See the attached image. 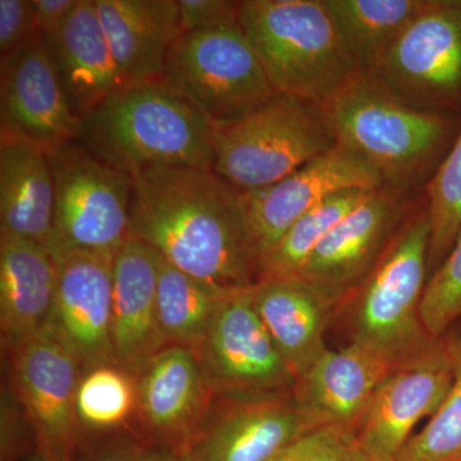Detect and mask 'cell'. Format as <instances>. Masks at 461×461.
<instances>
[{
    "label": "cell",
    "mask_w": 461,
    "mask_h": 461,
    "mask_svg": "<svg viewBox=\"0 0 461 461\" xmlns=\"http://www.w3.org/2000/svg\"><path fill=\"white\" fill-rule=\"evenodd\" d=\"M382 186L375 168L338 142L282 180L263 189L241 193L258 263L300 217L330 196L342 191Z\"/></svg>",
    "instance_id": "5bb4252c"
},
{
    "label": "cell",
    "mask_w": 461,
    "mask_h": 461,
    "mask_svg": "<svg viewBox=\"0 0 461 461\" xmlns=\"http://www.w3.org/2000/svg\"><path fill=\"white\" fill-rule=\"evenodd\" d=\"M375 189H353L330 196L300 217L259 259V280L297 277L318 244ZM258 280V281H259Z\"/></svg>",
    "instance_id": "83f0119b"
},
{
    "label": "cell",
    "mask_w": 461,
    "mask_h": 461,
    "mask_svg": "<svg viewBox=\"0 0 461 461\" xmlns=\"http://www.w3.org/2000/svg\"><path fill=\"white\" fill-rule=\"evenodd\" d=\"M81 124L41 32L2 57L0 132L21 136L50 153L78 140Z\"/></svg>",
    "instance_id": "9a60e30c"
},
{
    "label": "cell",
    "mask_w": 461,
    "mask_h": 461,
    "mask_svg": "<svg viewBox=\"0 0 461 461\" xmlns=\"http://www.w3.org/2000/svg\"><path fill=\"white\" fill-rule=\"evenodd\" d=\"M53 209L50 153L21 136L0 132V232L48 249Z\"/></svg>",
    "instance_id": "cb8c5ba5"
},
{
    "label": "cell",
    "mask_w": 461,
    "mask_h": 461,
    "mask_svg": "<svg viewBox=\"0 0 461 461\" xmlns=\"http://www.w3.org/2000/svg\"><path fill=\"white\" fill-rule=\"evenodd\" d=\"M53 230L48 250L114 254L130 238L133 178L80 141L50 151Z\"/></svg>",
    "instance_id": "ba28073f"
},
{
    "label": "cell",
    "mask_w": 461,
    "mask_h": 461,
    "mask_svg": "<svg viewBox=\"0 0 461 461\" xmlns=\"http://www.w3.org/2000/svg\"><path fill=\"white\" fill-rule=\"evenodd\" d=\"M444 338L453 362V386L436 414L412 435L396 461H461V338Z\"/></svg>",
    "instance_id": "4dcf8cb0"
},
{
    "label": "cell",
    "mask_w": 461,
    "mask_h": 461,
    "mask_svg": "<svg viewBox=\"0 0 461 461\" xmlns=\"http://www.w3.org/2000/svg\"><path fill=\"white\" fill-rule=\"evenodd\" d=\"M239 23L277 93L324 107L359 72L324 0H242Z\"/></svg>",
    "instance_id": "5b68a950"
},
{
    "label": "cell",
    "mask_w": 461,
    "mask_h": 461,
    "mask_svg": "<svg viewBox=\"0 0 461 461\" xmlns=\"http://www.w3.org/2000/svg\"><path fill=\"white\" fill-rule=\"evenodd\" d=\"M3 348L7 388L23 408L42 461H75L80 442L76 397L83 368L50 324Z\"/></svg>",
    "instance_id": "9c48e42d"
},
{
    "label": "cell",
    "mask_w": 461,
    "mask_h": 461,
    "mask_svg": "<svg viewBox=\"0 0 461 461\" xmlns=\"http://www.w3.org/2000/svg\"><path fill=\"white\" fill-rule=\"evenodd\" d=\"M95 7L124 83L165 78L167 57L181 35L178 0H95Z\"/></svg>",
    "instance_id": "603a6c76"
},
{
    "label": "cell",
    "mask_w": 461,
    "mask_h": 461,
    "mask_svg": "<svg viewBox=\"0 0 461 461\" xmlns=\"http://www.w3.org/2000/svg\"><path fill=\"white\" fill-rule=\"evenodd\" d=\"M368 75L409 107L461 117V0H429Z\"/></svg>",
    "instance_id": "30bf717a"
},
{
    "label": "cell",
    "mask_w": 461,
    "mask_h": 461,
    "mask_svg": "<svg viewBox=\"0 0 461 461\" xmlns=\"http://www.w3.org/2000/svg\"><path fill=\"white\" fill-rule=\"evenodd\" d=\"M75 461H187L149 444L130 427L111 432L80 433Z\"/></svg>",
    "instance_id": "d6a6232c"
},
{
    "label": "cell",
    "mask_w": 461,
    "mask_h": 461,
    "mask_svg": "<svg viewBox=\"0 0 461 461\" xmlns=\"http://www.w3.org/2000/svg\"><path fill=\"white\" fill-rule=\"evenodd\" d=\"M420 313L424 327L435 339L444 338L461 317V232L444 263L430 276Z\"/></svg>",
    "instance_id": "1f68e13d"
},
{
    "label": "cell",
    "mask_w": 461,
    "mask_h": 461,
    "mask_svg": "<svg viewBox=\"0 0 461 461\" xmlns=\"http://www.w3.org/2000/svg\"><path fill=\"white\" fill-rule=\"evenodd\" d=\"M181 33L198 32L239 21V2L178 0Z\"/></svg>",
    "instance_id": "8d00e7d4"
},
{
    "label": "cell",
    "mask_w": 461,
    "mask_h": 461,
    "mask_svg": "<svg viewBox=\"0 0 461 461\" xmlns=\"http://www.w3.org/2000/svg\"><path fill=\"white\" fill-rule=\"evenodd\" d=\"M355 68L371 72L429 0H324Z\"/></svg>",
    "instance_id": "484cf974"
},
{
    "label": "cell",
    "mask_w": 461,
    "mask_h": 461,
    "mask_svg": "<svg viewBox=\"0 0 461 461\" xmlns=\"http://www.w3.org/2000/svg\"><path fill=\"white\" fill-rule=\"evenodd\" d=\"M135 403V378L120 366H99L85 373L76 397L80 433L111 432L130 427Z\"/></svg>",
    "instance_id": "f1b7e54d"
},
{
    "label": "cell",
    "mask_w": 461,
    "mask_h": 461,
    "mask_svg": "<svg viewBox=\"0 0 461 461\" xmlns=\"http://www.w3.org/2000/svg\"><path fill=\"white\" fill-rule=\"evenodd\" d=\"M418 198L378 187L324 236L297 277L341 302L371 275Z\"/></svg>",
    "instance_id": "2e32d148"
},
{
    "label": "cell",
    "mask_w": 461,
    "mask_h": 461,
    "mask_svg": "<svg viewBox=\"0 0 461 461\" xmlns=\"http://www.w3.org/2000/svg\"><path fill=\"white\" fill-rule=\"evenodd\" d=\"M314 430L293 393L214 396L187 461H271Z\"/></svg>",
    "instance_id": "e0dca14e"
},
{
    "label": "cell",
    "mask_w": 461,
    "mask_h": 461,
    "mask_svg": "<svg viewBox=\"0 0 461 461\" xmlns=\"http://www.w3.org/2000/svg\"><path fill=\"white\" fill-rule=\"evenodd\" d=\"M230 293L191 277L163 259L158 278V324L166 348L198 351L215 312Z\"/></svg>",
    "instance_id": "4316f807"
},
{
    "label": "cell",
    "mask_w": 461,
    "mask_h": 461,
    "mask_svg": "<svg viewBox=\"0 0 461 461\" xmlns=\"http://www.w3.org/2000/svg\"><path fill=\"white\" fill-rule=\"evenodd\" d=\"M214 395H287L297 377L258 317L251 287L223 297L196 351Z\"/></svg>",
    "instance_id": "8fae6325"
},
{
    "label": "cell",
    "mask_w": 461,
    "mask_h": 461,
    "mask_svg": "<svg viewBox=\"0 0 461 461\" xmlns=\"http://www.w3.org/2000/svg\"><path fill=\"white\" fill-rule=\"evenodd\" d=\"M338 142L371 165L388 189L418 198L447 157L459 115L409 107L357 72L323 107Z\"/></svg>",
    "instance_id": "7a4b0ae2"
},
{
    "label": "cell",
    "mask_w": 461,
    "mask_h": 461,
    "mask_svg": "<svg viewBox=\"0 0 461 461\" xmlns=\"http://www.w3.org/2000/svg\"><path fill=\"white\" fill-rule=\"evenodd\" d=\"M130 429L149 444L186 456L214 400L195 350L166 348L135 378Z\"/></svg>",
    "instance_id": "7c38bea8"
},
{
    "label": "cell",
    "mask_w": 461,
    "mask_h": 461,
    "mask_svg": "<svg viewBox=\"0 0 461 461\" xmlns=\"http://www.w3.org/2000/svg\"><path fill=\"white\" fill-rule=\"evenodd\" d=\"M165 80L215 126L247 117L277 94L239 21L182 32Z\"/></svg>",
    "instance_id": "52a82bcc"
},
{
    "label": "cell",
    "mask_w": 461,
    "mask_h": 461,
    "mask_svg": "<svg viewBox=\"0 0 461 461\" xmlns=\"http://www.w3.org/2000/svg\"><path fill=\"white\" fill-rule=\"evenodd\" d=\"M350 461H373V460L369 459L368 456H366V455H364L362 453V451H360L359 448H357V450L355 451V454L353 455V457H351Z\"/></svg>",
    "instance_id": "f35d334b"
},
{
    "label": "cell",
    "mask_w": 461,
    "mask_h": 461,
    "mask_svg": "<svg viewBox=\"0 0 461 461\" xmlns=\"http://www.w3.org/2000/svg\"><path fill=\"white\" fill-rule=\"evenodd\" d=\"M430 223L429 277L444 263L461 232V129L424 190Z\"/></svg>",
    "instance_id": "f546056e"
},
{
    "label": "cell",
    "mask_w": 461,
    "mask_h": 461,
    "mask_svg": "<svg viewBox=\"0 0 461 461\" xmlns=\"http://www.w3.org/2000/svg\"><path fill=\"white\" fill-rule=\"evenodd\" d=\"M56 287L57 263L47 248L0 232L2 348L47 326Z\"/></svg>",
    "instance_id": "d4e9b609"
},
{
    "label": "cell",
    "mask_w": 461,
    "mask_h": 461,
    "mask_svg": "<svg viewBox=\"0 0 461 461\" xmlns=\"http://www.w3.org/2000/svg\"><path fill=\"white\" fill-rule=\"evenodd\" d=\"M393 368L384 357L353 344L327 350L297 377L294 395L312 429L357 432L381 382Z\"/></svg>",
    "instance_id": "ffe728a7"
},
{
    "label": "cell",
    "mask_w": 461,
    "mask_h": 461,
    "mask_svg": "<svg viewBox=\"0 0 461 461\" xmlns=\"http://www.w3.org/2000/svg\"><path fill=\"white\" fill-rule=\"evenodd\" d=\"M357 450L354 429L324 427L300 437L271 461H350Z\"/></svg>",
    "instance_id": "836d02e7"
},
{
    "label": "cell",
    "mask_w": 461,
    "mask_h": 461,
    "mask_svg": "<svg viewBox=\"0 0 461 461\" xmlns=\"http://www.w3.org/2000/svg\"><path fill=\"white\" fill-rule=\"evenodd\" d=\"M25 461H42L41 457L38 456V455H33V456L30 457V459H27Z\"/></svg>",
    "instance_id": "ab89813d"
},
{
    "label": "cell",
    "mask_w": 461,
    "mask_h": 461,
    "mask_svg": "<svg viewBox=\"0 0 461 461\" xmlns=\"http://www.w3.org/2000/svg\"><path fill=\"white\" fill-rule=\"evenodd\" d=\"M113 256L67 251L53 257L57 287L48 324L74 350L84 375L117 366L112 346Z\"/></svg>",
    "instance_id": "ac0fdd59"
},
{
    "label": "cell",
    "mask_w": 461,
    "mask_h": 461,
    "mask_svg": "<svg viewBox=\"0 0 461 461\" xmlns=\"http://www.w3.org/2000/svg\"><path fill=\"white\" fill-rule=\"evenodd\" d=\"M36 455L35 439L16 397L5 387L2 397L0 461H25Z\"/></svg>",
    "instance_id": "e575fe53"
},
{
    "label": "cell",
    "mask_w": 461,
    "mask_h": 461,
    "mask_svg": "<svg viewBox=\"0 0 461 461\" xmlns=\"http://www.w3.org/2000/svg\"><path fill=\"white\" fill-rule=\"evenodd\" d=\"M81 121L78 141L132 178L213 167L215 124L165 78L126 85Z\"/></svg>",
    "instance_id": "3957f363"
},
{
    "label": "cell",
    "mask_w": 461,
    "mask_h": 461,
    "mask_svg": "<svg viewBox=\"0 0 461 461\" xmlns=\"http://www.w3.org/2000/svg\"><path fill=\"white\" fill-rule=\"evenodd\" d=\"M72 111L80 118L126 86L115 65L95 0H80L53 32L41 35Z\"/></svg>",
    "instance_id": "7402d4cb"
},
{
    "label": "cell",
    "mask_w": 461,
    "mask_h": 461,
    "mask_svg": "<svg viewBox=\"0 0 461 461\" xmlns=\"http://www.w3.org/2000/svg\"><path fill=\"white\" fill-rule=\"evenodd\" d=\"M38 32L32 0H0V56L16 50Z\"/></svg>",
    "instance_id": "d590c367"
},
{
    "label": "cell",
    "mask_w": 461,
    "mask_h": 461,
    "mask_svg": "<svg viewBox=\"0 0 461 461\" xmlns=\"http://www.w3.org/2000/svg\"><path fill=\"white\" fill-rule=\"evenodd\" d=\"M453 382L445 338L420 357L393 366L357 427V448L373 461H396L415 426L444 403Z\"/></svg>",
    "instance_id": "4fadbf2b"
},
{
    "label": "cell",
    "mask_w": 461,
    "mask_h": 461,
    "mask_svg": "<svg viewBox=\"0 0 461 461\" xmlns=\"http://www.w3.org/2000/svg\"><path fill=\"white\" fill-rule=\"evenodd\" d=\"M130 235L224 293L247 290L259 280L241 191L212 168L181 167L135 176Z\"/></svg>",
    "instance_id": "6da1fadb"
},
{
    "label": "cell",
    "mask_w": 461,
    "mask_h": 461,
    "mask_svg": "<svg viewBox=\"0 0 461 461\" xmlns=\"http://www.w3.org/2000/svg\"><path fill=\"white\" fill-rule=\"evenodd\" d=\"M251 300L276 348L296 377L326 353V330L339 299L299 277L267 278L251 287Z\"/></svg>",
    "instance_id": "44dd1931"
},
{
    "label": "cell",
    "mask_w": 461,
    "mask_h": 461,
    "mask_svg": "<svg viewBox=\"0 0 461 461\" xmlns=\"http://www.w3.org/2000/svg\"><path fill=\"white\" fill-rule=\"evenodd\" d=\"M162 256L133 236L113 256L112 346L117 366L132 378L166 348L158 324Z\"/></svg>",
    "instance_id": "d6986e66"
},
{
    "label": "cell",
    "mask_w": 461,
    "mask_h": 461,
    "mask_svg": "<svg viewBox=\"0 0 461 461\" xmlns=\"http://www.w3.org/2000/svg\"><path fill=\"white\" fill-rule=\"evenodd\" d=\"M338 144L326 111L277 93L253 113L215 126L212 169L235 189H263Z\"/></svg>",
    "instance_id": "8992f818"
},
{
    "label": "cell",
    "mask_w": 461,
    "mask_h": 461,
    "mask_svg": "<svg viewBox=\"0 0 461 461\" xmlns=\"http://www.w3.org/2000/svg\"><path fill=\"white\" fill-rule=\"evenodd\" d=\"M429 206L421 194L371 275L339 303L351 342L393 366L439 339L429 335L420 313L429 281Z\"/></svg>",
    "instance_id": "277c9868"
},
{
    "label": "cell",
    "mask_w": 461,
    "mask_h": 461,
    "mask_svg": "<svg viewBox=\"0 0 461 461\" xmlns=\"http://www.w3.org/2000/svg\"><path fill=\"white\" fill-rule=\"evenodd\" d=\"M80 0H32L36 27L41 35L53 32L69 17Z\"/></svg>",
    "instance_id": "74e56055"
}]
</instances>
